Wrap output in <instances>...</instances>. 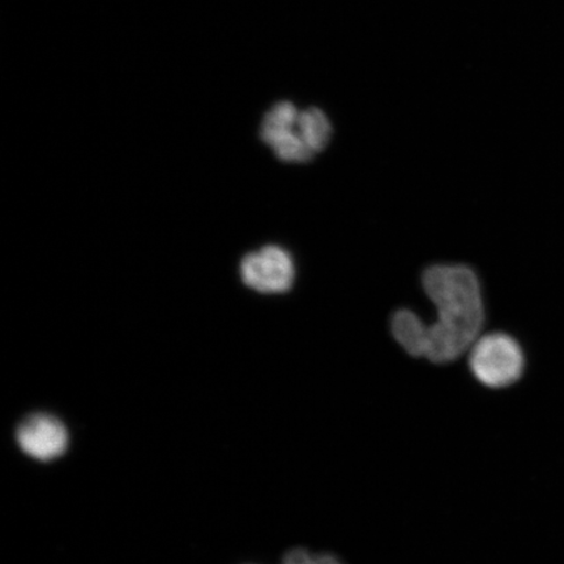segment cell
Listing matches in <instances>:
<instances>
[{
  "label": "cell",
  "instance_id": "1",
  "mask_svg": "<svg viewBox=\"0 0 564 564\" xmlns=\"http://www.w3.org/2000/svg\"><path fill=\"white\" fill-rule=\"evenodd\" d=\"M422 288L438 310V322L426 326L411 310L391 316V334L412 358L448 365L468 352L485 323L481 285L465 264H434L421 276Z\"/></svg>",
  "mask_w": 564,
  "mask_h": 564
},
{
  "label": "cell",
  "instance_id": "2",
  "mask_svg": "<svg viewBox=\"0 0 564 564\" xmlns=\"http://www.w3.org/2000/svg\"><path fill=\"white\" fill-rule=\"evenodd\" d=\"M471 377L488 390H503L523 377L525 358L520 344L510 335L479 336L468 351Z\"/></svg>",
  "mask_w": 564,
  "mask_h": 564
},
{
  "label": "cell",
  "instance_id": "3",
  "mask_svg": "<svg viewBox=\"0 0 564 564\" xmlns=\"http://www.w3.org/2000/svg\"><path fill=\"white\" fill-rule=\"evenodd\" d=\"M260 139L281 161L305 164L315 158L302 135L300 110L291 101L276 102L265 112Z\"/></svg>",
  "mask_w": 564,
  "mask_h": 564
},
{
  "label": "cell",
  "instance_id": "4",
  "mask_svg": "<svg viewBox=\"0 0 564 564\" xmlns=\"http://www.w3.org/2000/svg\"><path fill=\"white\" fill-rule=\"evenodd\" d=\"M243 284L262 294H282L291 291L295 268L291 252L276 245H268L247 253L241 262Z\"/></svg>",
  "mask_w": 564,
  "mask_h": 564
},
{
  "label": "cell",
  "instance_id": "5",
  "mask_svg": "<svg viewBox=\"0 0 564 564\" xmlns=\"http://www.w3.org/2000/svg\"><path fill=\"white\" fill-rule=\"evenodd\" d=\"M17 441L20 449L34 460L52 462L66 453L68 433L62 421L51 414L39 413L21 422Z\"/></svg>",
  "mask_w": 564,
  "mask_h": 564
},
{
  "label": "cell",
  "instance_id": "6",
  "mask_svg": "<svg viewBox=\"0 0 564 564\" xmlns=\"http://www.w3.org/2000/svg\"><path fill=\"white\" fill-rule=\"evenodd\" d=\"M300 126L303 139L314 156L326 150L333 138V124L319 108H307L300 111Z\"/></svg>",
  "mask_w": 564,
  "mask_h": 564
},
{
  "label": "cell",
  "instance_id": "7",
  "mask_svg": "<svg viewBox=\"0 0 564 564\" xmlns=\"http://www.w3.org/2000/svg\"><path fill=\"white\" fill-rule=\"evenodd\" d=\"M282 564H345L333 553H315L305 547H295L282 558Z\"/></svg>",
  "mask_w": 564,
  "mask_h": 564
}]
</instances>
